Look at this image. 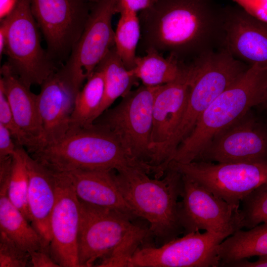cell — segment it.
I'll return each instance as SVG.
<instances>
[{"label":"cell","mask_w":267,"mask_h":267,"mask_svg":"<svg viewBox=\"0 0 267 267\" xmlns=\"http://www.w3.org/2000/svg\"><path fill=\"white\" fill-rule=\"evenodd\" d=\"M139 45L188 63L223 47L224 6L216 0H157L139 12Z\"/></svg>","instance_id":"1"},{"label":"cell","mask_w":267,"mask_h":267,"mask_svg":"<svg viewBox=\"0 0 267 267\" xmlns=\"http://www.w3.org/2000/svg\"><path fill=\"white\" fill-rule=\"evenodd\" d=\"M77 237L80 267H126L128 260L150 232L129 216L79 199Z\"/></svg>","instance_id":"2"},{"label":"cell","mask_w":267,"mask_h":267,"mask_svg":"<svg viewBox=\"0 0 267 267\" xmlns=\"http://www.w3.org/2000/svg\"><path fill=\"white\" fill-rule=\"evenodd\" d=\"M51 171L108 170L136 167L150 174L152 168L132 157L107 127L97 123L69 132L58 141L30 154Z\"/></svg>","instance_id":"3"},{"label":"cell","mask_w":267,"mask_h":267,"mask_svg":"<svg viewBox=\"0 0 267 267\" xmlns=\"http://www.w3.org/2000/svg\"><path fill=\"white\" fill-rule=\"evenodd\" d=\"M163 178H151L146 170L131 167L117 172V182L124 198L138 217L147 220L149 230L164 244L183 233L178 217L182 175L168 168Z\"/></svg>","instance_id":"4"},{"label":"cell","mask_w":267,"mask_h":267,"mask_svg":"<svg viewBox=\"0 0 267 267\" xmlns=\"http://www.w3.org/2000/svg\"><path fill=\"white\" fill-rule=\"evenodd\" d=\"M267 88V66L249 67L218 96L199 117L189 135L176 149L172 161H195L212 138L262 103Z\"/></svg>","instance_id":"5"},{"label":"cell","mask_w":267,"mask_h":267,"mask_svg":"<svg viewBox=\"0 0 267 267\" xmlns=\"http://www.w3.org/2000/svg\"><path fill=\"white\" fill-rule=\"evenodd\" d=\"M250 66L225 48L207 52L190 62L189 93L184 114L164 152L172 156L193 130L202 113Z\"/></svg>","instance_id":"6"},{"label":"cell","mask_w":267,"mask_h":267,"mask_svg":"<svg viewBox=\"0 0 267 267\" xmlns=\"http://www.w3.org/2000/svg\"><path fill=\"white\" fill-rule=\"evenodd\" d=\"M0 22L6 34L5 63L28 87L40 86L59 67L42 46L40 28L30 0H17L12 12Z\"/></svg>","instance_id":"7"},{"label":"cell","mask_w":267,"mask_h":267,"mask_svg":"<svg viewBox=\"0 0 267 267\" xmlns=\"http://www.w3.org/2000/svg\"><path fill=\"white\" fill-rule=\"evenodd\" d=\"M158 87L142 85L131 90L94 122L107 127L132 157L148 165L152 155V108Z\"/></svg>","instance_id":"8"},{"label":"cell","mask_w":267,"mask_h":267,"mask_svg":"<svg viewBox=\"0 0 267 267\" xmlns=\"http://www.w3.org/2000/svg\"><path fill=\"white\" fill-rule=\"evenodd\" d=\"M168 168L197 182L217 197L240 205L255 189L267 182V161L253 163L172 161Z\"/></svg>","instance_id":"9"},{"label":"cell","mask_w":267,"mask_h":267,"mask_svg":"<svg viewBox=\"0 0 267 267\" xmlns=\"http://www.w3.org/2000/svg\"><path fill=\"white\" fill-rule=\"evenodd\" d=\"M182 178L178 212L184 234L202 229L225 239L244 227L239 206L217 197L185 175Z\"/></svg>","instance_id":"10"},{"label":"cell","mask_w":267,"mask_h":267,"mask_svg":"<svg viewBox=\"0 0 267 267\" xmlns=\"http://www.w3.org/2000/svg\"><path fill=\"white\" fill-rule=\"evenodd\" d=\"M47 51L57 65L66 62L80 37L92 2L89 0H30Z\"/></svg>","instance_id":"11"},{"label":"cell","mask_w":267,"mask_h":267,"mask_svg":"<svg viewBox=\"0 0 267 267\" xmlns=\"http://www.w3.org/2000/svg\"><path fill=\"white\" fill-rule=\"evenodd\" d=\"M225 239L199 231L177 237L160 247L139 246L128 260V267H217L218 249Z\"/></svg>","instance_id":"12"},{"label":"cell","mask_w":267,"mask_h":267,"mask_svg":"<svg viewBox=\"0 0 267 267\" xmlns=\"http://www.w3.org/2000/svg\"><path fill=\"white\" fill-rule=\"evenodd\" d=\"M116 0H97L92 2L89 14L80 37L62 65L80 85L88 78L115 45L112 25Z\"/></svg>","instance_id":"13"},{"label":"cell","mask_w":267,"mask_h":267,"mask_svg":"<svg viewBox=\"0 0 267 267\" xmlns=\"http://www.w3.org/2000/svg\"><path fill=\"white\" fill-rule=\"evenodd\" d=\"M195 161L218 163L267 161V128L249 111L215 135Z\"/></svg>","instance_id":"14"},{"label":"cell","mask_w":267,"mask_h":267,"mask_svg":"<svg viewBox=\"0 0 267 267\" xmlns=\"http://www.w3.org/2000/svg\"><path fill=\"white\" fill-rule=\"evenodd\" d=\"M51 172L56 199L50 219V253L60 267H80L77 248L80 201L67 174Z\"/></svg>","instance_id":"15"},{"label":"cell","mask_w":267,"mask_h":267,"mask_svg":"<svg viewBox=\"0 0 267 267\" xmlns=\"http://www.w3.org/2000/svg\"><path fill=\"white\" fill-rule=\"evenodd\" d=\"M40 86L38 105L43 129L41 148L68 133L76 98L83 87L62 65Z\"/></svg>","instance_id":"16"},{"label":"cell","mask_w":267,"mask_h":267,"mask_svg":"<svg viewBox=\"0 0 267 267\" xmlns=\"http://www.w3.org/2000/svg\"><path fill=\"white\" fill-rule=\"evenodd\" d=\"M190 63L177 80L158 86L152 108V155L149 165L159 174L163 169L164 150L177 130L185 112L189 93Z\"/></svg>","instance_id":"17"},{"label":"cell","mask_w":267,"mask_h":267,"mask_svg":"<svg viewBox=\"0 0 267 267\" xmlns=\"http://www.w3.org/2000/svg\"><path fill=\"white\" fill-rule=\"evenodd\" d=\"M223 47L236 59L251 66H267V22L239 6H224Z\"/></svg>","instance_id":"18"},{"label":"cell","mask_w":267,"mask_h":267,"mask_svg":"<svg viewBox=\"0 0 267 267\" xmlns=\"http://www.w3.org/2000/svg\"><path fill=\"white\" fill-rule=\"evenodd\" d=\"M78 198L88 203L138 218L121 193L115 170L80 169L68 172Z\"/></svg>","instance_id":"19"},{"label":"cell","mask_w":267,"mask_h":267,"mask_svg":"<svg viewBox=\"0 0 267 267\" xmlns=\"http://www.w3.org/2000/svg\"><path fill=\"white\" fill-rule=\"evenodd\" d=\"M0 86L8 100L15 121L33 145L31 154L42 146L43 129L38 94L31 91L5 63L0 68Z\"/></svg>","instance_id":"20"},{"label":"cell","mask_w":267,"mask_h":267,"mask_svg":"<svg viewBox=\"0 0 267 267\" xmlns=\"http://www.w3.org/2000/svg\"><path fill=\"white\" fill-rule=\"evenodd\" d=\"M29 177L28 204L31 223L49 246L51 240L50 219L56 193L52 172L27 152Z\"/></svg>","instance_id":"21"},{"label":"cell","mask_w":267,"mask_h":267,"mask_svg":"<svg viewBox=\"0 0 267 267\" xmlns=\"http://www.w3.org/2000/svg\"><path fill=\"white\" fill-rule=\"evenodd\" d=\"M218 253L221 267L253 256L267 255V222L248 230L236 231L219 244Z\"/></svg>","instance_id":"22"},{"label":"cell","mask_w":267,"mask_h":267,"mask_svg":"<svg viewBox=\"0 0 267 267\" xmlns=\"http://www.w3.org/2000/svg\"><path fill=\"white\" fill-rule=\"evenodd\" d=\"M145 53L143 56H137L132 70L145 86L157 87L172 83L182 76L187 68L188 63L180 62L172 55L164 56L152 48Z\"/></svg>","instance_id":"23"},{"label":"cell","mask_w":267,"mask_h":267,"mask_svg":"<svg viewBox=\"0 0 267 267\" xmlns=\"http://www.w3.org/2000/svg\"><path fill=\"white\" fill-rule=\"evenodd\" d=\"M0 230L26 251L49 248L21 211L0 192Z\"/></svg>","instance_id":"24"},{"label":"cell","mask_w":267,"mask_h":267,"mask_svg":"<svg viewBox=\"0 0 267 267\" xmlns=\"http://www.w3.org/2000/svg\"><path fill=\"white\" fill-rule=\"evenodd\" d=\"M96 67L102 70L104 77V91L95 120L119 97L132 90L138 80L132 69H128L118 55L115 46L107 53Z\"/></svg>","instance_id":"25"},{"label":"cell","mask_w":267,"mask_h":267,"mask_svg":"<svg viewBox=\"0 0 267 267\" xmlns=\"http://www.w3.org/2000/svg\"><path fill=\"white\" fill-rule=\"evenodd\" d=\"M86 81L76 97L68 132L92 126L102 100L104 91L102 70L96 67Z\"/></svg>","instance_id":"26"},{"label":"cell","mask_w":267,"mask_h":267,"mask_svg":"<svg viewBox=\"0 0 267 267\" xmlns=\"http://www.w3.org/2000/svg\"><path fill=\"white\" fill-rule=\"evenodd\" d=\"M115 31V47L120 58L128 69L134 66L136 49L141 37L138 13L124 11L119 13Z\"/></svg>","instance_id":"27"},{"label":"cell","mask_w":267,"mask_h":267,"mask_svg":"<svg viewBox=\"0 0 267 267\" xmlns=\"http://www.w3.org/2000/svg\"><path fill=\"white\" fill-rule=\"evenodd\" d=\"M27 152L24 147L17 145L16 151L12 155L7 194L11 202L31 223L28 204L29 177L26 161Z\"/></svg>","instance_id":"28"},{"label":"cell","mask_w":267,"mask_h":267,"mask_svg":"<svg viewBox=\"0 0 267 267\" xmlns=\"http://www.w3.org/2000/svg\"><path fill=\"white\" fill-rule=\"evenodd\" d=\"M241 203L244 227L249 229L267 222V182L255 189Z\"/></svg>","instance_id":"29"},{"label":"cell","mask_w":267,"mask_h":267,"mask_svg":"<svg viewBox=\"0 0 267 267\" xmlns=\"http://www.w3.org/2000/svg\"><path fill=\"white\" fill-rule=\"evenodd\" d=\"M32 267L29 252L0 230V267Z\"/></svg>","instance_id":"30"},{"label":"cell","mask_w":267,"mask_h":267,"mask_svg":"<svg viewBox=\"0 0 267 267\" xmlns=\"http://www.w3.org/2000/svg\"><path fill=\"white\" fill-rule=\"evenodd\" d=\"M0 123L10 132L17 145L26 148L28 153H32L33 145L31 140L16 124L7 97L2 87L0 86Z\"/></svg>","instance_id":"31"},{"label":"cell","mask_w":267,"mask_h":267,"mask_svg":"<svg viewBox=\"0 0 267 267\" xmlns=\"http://www.w3.org/2000/svg\"><path fill=\"white\" fill-rule=\"evenodd\" d=\"M254 17L267 22V0H232Z\"/></svg>","instance_id":"32"},{"label":"cell","mask_w":267,"mask_h":267,"mask_svg":"<svg viewBox=\"0 0 267 267\" xmlns=\"http://www.w3.org/2000/svg\"><path fill=\"white\" fill-rule=\"evenodd\" d=\"M32 267H59L60 266L52 257L49 248L29 251Z\"/></svg>","instance_id":"33"},{"label":"cell","mask_w":267,"mask_h":267,"mask_svg":"<svg viewBox=\"0 0 267 267\" xmlns=\"http://www.w3.org/2000/svg\"><path fill=\"white\" fill-rule=\"evenodd\" d=\"M17 146L9 131L0 123V159L12 155Z\"/></svg>","instance_id":"34"},{"label":"cell","mask_w":267,"mask_h":267,"mask_svg":"<svg viewBox=\"0 0 267 267\" xmlns=\"http://www.w3.org/2000/svg\"><path fill=\"white\" fill-rule=\"evenodd\" d=\"M151 0H116V13L124 11H132L138 13L152 5Z\"/></svg>","instance_id":"35"},{"label":"cell","mask_w":267,"mask_h":267,"mask_svg":"<svg viewBox=\"0 0 267 267\" xmlns=\"http://www.w3.org/2000/svg\"><path fill=\"white\" fill-rule=\"evenodd\" d=\"M232 267H267V255L259 256L255 262L248 261L247 259L241 260L229 264Z\"/></svg>","instance_id":"36"},{"label":"cell","mask_w":267,"mask_h":267,"mask_svg":"<svg viewBox=\"0 0 267 267\" xmlns=\"http://www.w3.org/2000/svg\"><path fill=\"white\" fill-rule=\"evenodd\" d=\"M17 0H0V20L9 15L16 6Z\"/></svg>","instance_id":"37"},{"label":"cell","mask_w":267,"mask_h":267,"mask_svg":"<svg viewBox=\"0 0 267 267\" xmlns=\"http://www.w3.org/2000/svg\"><path fill=\"white\" fill-rule=\"evenodd\" d=\"M6 42V34L4 25L0 22V58L4 53Z\"/></svg>","instance_id":"38"},{"label":"cell","mask_w":267,"mask_h":267,"mask_svg":"<svg viewBox=\"0 0 267 267\" xmlns=\"http://www.w3.org/2000/svg\"><path fill=\"white\" fill-rule=\"evenodd\" d=\"M260 106H262L264 108L267 110V88L266 90L263 101Z\"/></svg>","instance_id":"39"},{"label":"cell","mask_w":267,"mask_h":267,"mask_svg":"<svg viewBox=\"0 0 267 267\" xmlns=\"http://www.w3.org/2000/svg\"><path fill=\"white\" fill-rule=\"evenodd\" d=\"M90 2H94L96 1L97 0H89Z\"/></svg>","instance_id":"40"},{"label":"cell","mask_w":267,"mask_h":267,"mask_svg":"<svg viewBox=\"0 0 267 267\" xmlns=\"http://www.w3.org/2000/svg\"><path fill=\"white\" fill-rule=\"evenodd\" d=\"M157 0H151L152 3H153L154 2H156Z\"/></svg>","instance_id":"41"}]
</instances>
